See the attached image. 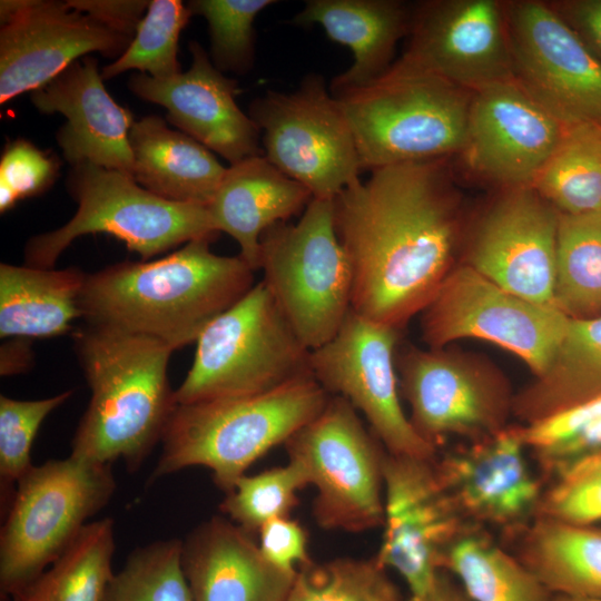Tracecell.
Here are the masks:
<instances>
[{
  "instance_id": "6da1fadb",
  "label": "cell",
  "mask_w": 601,
  "mask_h": 601,
  "mask_svg": "<svg viewBox=\"0 0 601 601\" xmlns=\"http://www.w3.org/2000/svg\"><path fill=\"white\" fill-rule=\"evenodd\" d=\"M334 198L352 267V311L402 329L455 266L460 204L444 159L371 170Z\"/></svg>"
},
{
  "instance_id": "7a4b0ae2",
  "label": "cell",
  "mask_w": 601,
  "mask_h": 601,
  "mask_svg": "<svg viewBox=\"0 0 601 601\" xmlns=\"http://www.w3.org/2000/svg\"><path fill=\"white\" fill-rule=\"evenodd\" d=\"M214 239H194L156 260L121 262L87 274L79 300L86 323L146 335L174 351L196 342L256 284V270L239 255L211 252Z\"/></svg>"
},
{
  "instance_id": "3957f363",
  "label": "cell",
  "mask_w": 601,
  "mask_h": 601,
  "mask_svg": "<svg viewBox=\"0 0 601 601\" xmlns=\"http://www.w3.org/2000/svg\"><path fill=\"white\" fill-rule=\"evenodd\" d=\"M75 349L91 391L71 442L72 456L100 464L121 460L140 467L177 402L167 368L174 348L156 338L86 323Z\"/></svg>"
},
{
  "instance_id": "277c9868",
  "label": "cell",
  "mask_w": 601,
  "mask_h": 601,
  "mask_svg": "<svg viewBox=\"0 0 601 601\" xmlns=\"http://www.w3.org/2000/svg\"><path fill=\"white\" fill-rule=\"evenodd\" d=\"M329 396L307 376L256 395L177 404L149 482L204 466L228 493L254 462L316 417Z\"/></svg>"
},
{
  "instance_id": "5b68a950",
  "label": "cell",
  "mask_w": 601,
  "mask_h": 601,
  "mask_svg": "<svg viewBox=\"0 0 601 601\" xmlns=\"http://www.w3.org/2000/svg\"><path fill=\"white\" fill-rule=\"evenodd\" d=\"M362 169L445 159L463 149L472 92L402 59L370 83L334 96Z\"/></svg>"
},
{
  "instance_id": "8992f818",
  "label": "cell",
  "mask_w": 601,
  "mask_h": 601,
  "mask_svg": "<svg viewBox=\"0 0 601 601\" xmlns=\"http://www.w3.org/2000/svg\"><path fill=\"white\" fill-rule=\"evenodd\" d=\"M177 404L256 395L313 376L311 351L263 280L198 336Z\"/></svg>"
},
{
  "instance_id": "52a82bcc",
  "label": "cell",
  "mask_w": 601,
  "mask_h": 601,
  "mask_svg": "<svg viewBox=\"0 0 601 601\" xmlns=\"http://www.w3.org/2000/svg\"><path fill=\"white\" fill-rule=\"evenodd\" d=\"M66 187L78 209L60 228L28 240L24 260L30 267L52 268L61 253L87 234H109L147 260L219 233L208 206L167 200L117 170L81 162L71 166Z\"/></svg>"
},
{
  "instance_id": "ba28073f",
  "label": "cell",
  "mask_w": 601,
  "mask_h": 601,
  "mask_svg": "<svg viewBox=\"0 0 601 601\" xmlns=\"http://www.w3.org/2000/svg\"><path fill=\"white\" fill-rule=\"evenodd\" d=\"M263 282L309 349L332 339L352 311L349 259L334 223V199L309 201L297 223H278L260 237Z\"/></svg>"
},
{
  "instance_id": "9c48e42d",
  "label": "cell",
  "mask_w": 601,
  "mask_h": 601,
  "mask_svg": "<svg viewBox=\"0 0 601 601\" xmlns=\"http://www.w3.org/2000/svg\"><path fill=\"white\" fill-rule=\"evenodd\" d=\"M115 490L111 464L69 455L33 465L16 484L0 532L1 595H12L58 559Z\"/></svg>"
},
{
  "instance_id": "30bf717a",
  "label": "cell",
  "mask_w": 601,
  "mask_h": 601,
  "mask_svg": "<svg viewBox=\"0 0 601 601\" xmlns=\"http://www.w3.org/2000/svg\"><path fill=\"white\" fill-rule=\"evenodd\" d=\"M284 445L316 487L313 514L321 528L358 533L383 526L386 450L348 401L331 395Z\"/></svg>"
},
{
  "instance_id": "8fae6325",
  "label": "cell",
  "mask_w": 601,
  "mask_h": 601,
  "mask_svg": "<svg viewBox=\"0 0 601 601\" xmlns=\"http://www.w3.org/2000/svg\"><path fill=\"white\" fill-rule=\"evenodd\" d=\"M248 115L263 132L264 156L315 198L334 199L359 178L354 134L322 76L307 75L292 92L267 91Z\"/></svg>"
},
{
  "instance_id": "7c38bea8",
  "label": "cell",
  "mask_w": 601,
  "mask_h": 601,
  "mask_svg": "<svg viewBox=\"0 0 601 601\" xmlns=\"http://www.w3.org/2000/svg\"><path fill=\"white\" fill-rule=\"evenodd\" d=\"M395 366L410 422L436 449L450 435L474 441L509 425L514 394L489 361L447 346H407L396 351Z\"/></svg>"
},
{
  "instance_id": "4fadbf2b",
  "label": "cell",
  "mask_w": 601,
  "mask_h": 601,
  "mask_svg": "<svg viewBox=\"0 0 601 601\" xmlns=\"http://www.w3.org/2000/svg\"><path fill=\"white\" fill-rule=\"evenodd\" d=\"M569 322L556 307L506 292L465 263L454 266L421 312L422 339L430 348L483 339L516 355L534 376L548 367Z\"/></svg>"
},
{
  "instance_id": "5bb4252c",
  "label": "cell",
  "mask_w": 601,
  "mask_h": 601,
  "mask_svg": "<svg viewBox=\"0 0 601 601\" xmlns=\"http://www.w3.org/2000/svg\"><path fill=\"white\" fill-rule=\"evenodd\" d=\"M401 329L351 311L336 335L311 351L314 378L348 401L387 453L433 460L437 449L418 435L400 401L395 355Z\"/></svg>"
},
{
  "instance_id": "9a60e30c",
  "label": "cell",
  "mask_w": 601,
  "mask_h": 601,
  "mask_svg": "<svg viewBox=\"0 0 601 601\" xmlns=\"http://www.w3.org/2000/svg\"><path fill=\"white\" fill-rule=\"evenodd\" d=\"M514 80L566 126L601 125V62L563 18L539 1L505 10Z\"/></svg>"
},
{
  "instance_id": "2e32d148",
  "label": "cell",
  "mask_w": 601,
  "mask_h": 601,
  "mask_svg": "<svg viewBox=\"0 0 601 601\" xmlns=\"http://www.w3.org/2000/svg\"><path fill=\"white\" fill-rule=\"evenodd\" d=\"M435 459L386 452L383 462L384 534L375 556L403 578L411 597L431 588L445 552L473 524L442 484Z\"/></svg>"
},
{
  "instance_id": "e0dca14e",
  "label": "cell",
  "mask_w": 601,
  "mask_h": 601,
  "mask_svg": "<svg viewBox=\"0 0 601 601\" xmlns=\"http://www.w3.org/2000/svg\"><path fill=\"white\" fill-rule=\"evenodd\" d=\"M0 19V104L41 88L90 52L117 59L132 40L66 1L2 0Z\"/></svg>"
},
{
  "instance_id": "ac0fdd59",
  "label": "cell",
  "mask_w": 601,
  "mask_h": 601,
  "mask_svg": "<svg viewBox=\"0 0 601 601\" xmlns=\"http://www.w3.org/2000/svg\"><path fill=\"white\" fill-rule=\"evenodd\" d=\"M402 60L471 92L514 80L505 10L493 0H444L412 12Z\"/></svg>"
},
{
  "instance_id": "d6986e66",
  "label": "cell",
  "mask_w": 601,
  "mask_h": 601,
  "mask_svg": "<svg viewBox=\"0 0 601 601\" xmlns=\"http://www.w3.org/2000/svg\"><path fill=\"white\" fill-rule=\"evenodd\" d=\"M558 220L533 187L504 189L479 220L465 264L506 292L555 307Z\"/></svg>"
},
{
  "instance_id": "ffe728a7",
  "label": "cell",
  "mask_w": 601,
  "mask_h": 601,
  "mask_svg": "<svg viewBox=\"0 0 601 601\" xmlns=\"http://www.w3.org/2000/svg\"><path fill=\"white\" fill-rule=\"evenodd\" d=\"M515 80L472 92L462 154L469 168L504 189L532 187L566 128Z\"/></svg>"
},
{
  "instance_id": "44dd1931",
  "label": "cell",
  "mask_w": 601,
  "mask_h": 601,
  "mask_svg": "<svg viewBox=\"0 0 601 601\" xmlns=\"http://www.w3.org/2000/svg\"><path fill=\"white\" fill-rule=\"evenodd\" d=\"M523 425H508L434 461L439 477L471 523L508 536L533 520L544 489L525 457Z\"/></svg>"
},
{
  "instance_id": "7402d4cb",
  "label": "cell",
  "mask_w": 601,
  "mask_h": 601,
  "mask_svg": "<svg viewBox=\"0 0 601 601\" xmlns=\"http://www.w3.org/2000/svg\"><path fill=\"white\" fill-rule=\"evenodd\" d=\"M188 49L187 71L166 79L134 75L128 80L130 91L166 108L169 124L229 165L264 155L258 126L235 100L236 80L225 77L197 41H190Z\"/></svg>"
},
{
  "instance_id": "603a6c76",
  "label": "cell",
  "mask_w": 601,
  "mask_h": 601,
  "mask_svg": "<svg viewBox=\"0 0 601 601\" xmlns=\"http://www.w3.org/2000/svg\"><path fill=\"white\" fill-rule=\"evenodd\" d=\"M102 80L98 61L86 56L31 91L30 100L40 112H59L67 119L57 142L71 166L90 162L134 177V116L114 100Z\"/></svg>"
},
{
  "instance_id": "cb8c5ba5",
  "label": "cell",
  "mask_w": 601,
  "mask_h": 601,
  "mask_svg": "<svg viewBox=\"0 0 601 601\" xmlns=\"http://www.w3.org/2000/svg\"><path fill=\"white\" fill-rule=\"evenodd\" d=\"M181 564L194 601H287L296 577L268 562L250 533L220 516L183 541Z\"/></svg>"
},
{
  "instance_id": "d4e9b609",
  "label": "cell",
  "mask_w": 601,
  "mask_h": 601,
  "mask_svg": "<svg viewBox=\"0 0 601 601\" xmlns=\"http://www.w3.org/2000/svg\"><path fill=\"white\" fill-rule=\"evenodd\" d=\"M313 197L307 187L259 155L227 167L208 209L216 229L231 236L239 256L257 270L264 231L302 215Z\"/></svg>"
},
{
  "instance_id": "484cf974",
  "label": "cell",
  "mask_w": 601,
  "mask_h": 601,
  "mask_svg": "<svg viewBox=\"0 0 601 601\" xmlns=\"http://www.w3.org/2000/svg\"><path fill=\"white\" fill-rule=\"evenodd\" d=\"M411 21L412 12L395 0H308L293 19L297 26L319 24L332 41L352 51L351 67L332 79L333 96L381 77Z\"/></svg>"
},
{
  "instance_id": "4316f807",
  "label": "cell",
  "mask_w": 601,
  "mask_h": 601,
  "mask_svg": "<svg viewBox=\"0 0 601 601\" xmlns=\"http://www.w3.org/2000/svg\"><path fill=\"white\" fill-rule=\"evenodd\" d=\"M129 145L134 179L170 201L208 206L227 171L211 150L158 116L135 120Z\"/></svg>"
},
{
  "instance_id": "83f0119b",
  "label": "cell",
  "mask_w": 601,
  "mask_h": 601,
  "mask_svg": "<svg viewBox=\"0 0 601 601\" xmlns=\"http://www.w3.org/2000/svg\"><path fill=\"white\" fill-rule=\"evenodd\" d=\"M87 273L28 265H0L1 338H51L82 317L80 294Z\"/></svg>"
},
{
  "instance_id": "f1b7e54d",
  "label": "cell",
  "mask_w": 601,
  "mask_h": 601,
  "mask_svg": "<svg viewBox=\"0 0 601 601\" xmlns=\"http://www.w3.org/2000/svg\"><path fill=\"white\" fill-rule=\"evenodd\" d=\"M514 555L555 595L601 600V529L534 518L510 534Z\"/></svg>"
},
{
  "instance_id": "f546056e",
  "label": "cell",
  "mask_w": 601,
  "mask_h": 601,
  "mask_svg": "<svg viewBox=\"0 0 601 601\" xmlns=\"http://www.w3.org/2000/svg\"><path fill=\"white\" fill-rule=\"evenodd\" d=\"M601 398V316L570 318L545 371L514 394L513 415L525 424Z\"/></svg>"
},
{
  "instance_id": "4dcf8cb0",
  "label": "cell",
  "mask_w": 601,
  "mask_h": 601,
  "mask_svg": "<svg viewBox=\"0 0 601 601\" xmlns=\"http://www.w3.org/2000/svg\"><path fill=\"white\" fill-rule=\"evenodd\" d=\"M442 570L473 601H552L553 593L482 525L471 524L447 549Z\"/></svg>"
},
{
  "instance_id": "1f68e13d",
  "label": "cell",
  "mask_w": 601,
  "mask_h": 601,
  "mask_svg": "<svg viewBox=\"0 0 601 601\" xmlns=\"http://www.w3.org/2000/svg\"><path fill=\"white\" fill-rule=\"evenodd\" d=\"M115 525L110 518L89 522L72 543L13 601H102L112 574Z\"/></svg>"
},
{
  "instance_id": "d6a6232c",
  "label": "cell",
  "mask_w": 601,
  "mask_h": 601,
  "mask_svg": "<svg viewBox=\"0 0 601 601\" xmlns=\"http://www.w3.org/2000/svg\"><path fill=\"white\" fill-rule=\"evenodd\" d=\"M532 187L561 214L601 210V125L569 126Z\"/></svg>"
},
{
  "instance_id": "836d02e7",
  "label": "cell",
  "mask_w": 601,
  "mask_h": 601,
  "mask_svg": "<svg viewBox=\"0 0 601 601\" xmlns=\"http://www.w3.org/2000/svg\"><path fill=\"white\" fill-rule=\"evenodd\" d=\"M553 299L570 318L601 316V210L559 213Z\"/></svg>"
},
{
  "instance_id": "e575fe53",
  "label": "cell",
  "mask_w": 601,
  "mask_h": 601,
  "mask_svg": "<svg viewBox=\"0 0 601 601\" xmlns=\"http://www.w3.org/2000/svg\"><path fill=\"white\" fill-rule=\"evenodd\" d=\"M287 601H405L376 556L298 568Z\"/></svg>"
},
{
  "instance_id": "d590c367",
  "label": "cell",
  "mask_w": 601,
  "mask_h": 601,
  "mask_svg": "<svg viewBox=\"0 0 601 601\" xmlns=\"http://www.w3.org/2000/svg\"><path fill=\"white\" fill-rule=\"evenodd\" d=\"M191 16L187 4L179 0L149 1L130 45L102 68V78L110 79L131 69L157 79L180 73L178 40Z\"/></svg>"
},
{
  "instance_id": "8d00e7d4",
  "label": "cell",
  "mask_w": 601,
  "mask_h": 601,
  "mask_svg": "<svg viewBox=\"0 0 601 601\" xmlns=\"http://www.w3.org/2000/svg\"><path fill=\"white\" fill-rule=\"evenodd\" d=\"M178 539L134 550L112 574L102 601H194L181 564Z\"/></svg>"
},
{
  "instance_id": "74e56055",
  "label": "cell",
  "mask_w": 601,
  "mask_h": 601,
  "mask_svg": "<svg viewBox=\"0 0 601 601\" xmlns=\"http://www.w3.org/2000/svg\"><path fill=\"white\" fill-rule=\"evenodd\" d=\"M308 484L303 466L288 460L284 466L239 477L219 509L248 533L258 532L266 522L288 516L298 504L297 492Z\"/></svg>"
},
{
  "instance_id": "f35d334b",
  "label": "cell",
  "mask_w": 601,
  "mask_h": 601,
  "mask_svg": "<svg viewBox=\"0 0 601 601\" xmlns=\"http://www.w3.org/2000/svg\"><path fill=\"white\" fill-rule=\"evenodd\" d=\"M272 0H193L191 14L206 19L211 62L219 71L247 72L254 63V21Z\"/></svg>"
},
{
  "instance_id": "ab89813d",
  "label": "cell",
  "mask_w": 601,
  "mask_h": 601,
  "mask_svg": "<svg viewBox=\"0 0 601 601\" xmlns=\"http://www.w3.org/2000/svg\"><path fill=\"white\" fill-rule=\"evenodd\" d=\"M553 476L552 484L542 493L534 518L575 525L601 521V451L571 460Z\"/></svg>"
},
{
  "instance_id": "60d3db41",
  "label": "cell",
  "mask_w": 601,
  "mask_h": 601,
  "mask_svg": "<svg viewBox=\"0 0 601 601\" xmlns=\"http://www.w3.org/2000/svg\"><path fill=\"white\" fill-rule=\"evenodd\" d=\"M71 390L41 400L0 396V479L3 486L17 484L33 466L31 446L45 418L63 404Z\"/></svg>"
},
{
  "instance_id": "b9f144b4",
  "label": "cell",
  "mask_w": 601,
  "mask_h": 601,
  "mask_svg": "<svg viewBox=\"0 0 601 601\" xmlns=\"http://www.w3.org/2000/svg\"><path fill=\"white\" fill-rule=\"evenodd\" d=\"M59 159L19 138L8 142L0 160V211L7 213L22 199L38 196L55 183Z\"/></svg>"
},
{
  "instance_id": "7bdbcfd3",
  "label": "cell",
  "mask_w": 601,
  "mask_h": 601,
  "mask_svg": "<svg viewBox=\"0 0 601 601\" xmlns=\"http://www.w3.org/2000/svg\"><path fill=\"white\" fill-rule=\"evenodd\" d=\"M601 416V398L571 406L523 425L528 449L541 460L575 439L591 422Z\"/></svg>"
},
{
  "instance_id": "ee69618b",
  "label": "cell",
  "mask_w": 601,
  "mask_h": 601,
  "mask_svg": "<svg viewBox=\"0 0 601 601\" xmlns=\"http://www.w3.org/2000/svg\"><path fill=\"white\" fill-rule=\"evenodd\" d=\"M258 533L263 555L276 568L297 573L299 566L313 561L308 552V534L298 521L289 516L273 519Z\"/></svg>"
},
{
  "instance_id": "f6af8a7d",
  "label": "cell",
  "mask_w": 601,
  "mask_h": 601,
  "mask_svg": "<svg viewBox=\"0 0 601 601\" xmlns=\"http://www.w3.org/2000/svg\"><path fill=\"white\" fill-rule=\"evenodd\" d=\"M66 3L131 39L149 6L146 0H67Z\"/></svg>"
},
{
  "instance_id": "bcb514c9",
  "label": "cell",
  "mask_w": 601,
  "mask_h": 601,
  "mask_svg": "<svg viewBox=\"0 0 601 601\" xmlns=\"http://www.w3.org/2000/svg\"><path fill=\"white\" fill-rule=\"evenodd\" d=\"M552 7L601 62V0L569 1Z\"/></svg>"
},
{
  "instance_id": "7dc6e473",
  "label": "cell",
  "mask_w": 601,
  "mask_h": 601,
  "mask_svg": "<svg viewBox=\"0 0 601 601\" xmlns=\"http://www.w3.org/2000/svg\"><path fill=\"white\" fill-rule=\"evenodd\" d=\"M1 345L0 373L2 376L21 373L31 365V346L29 339L10 338Z\"/></svg>"
},
{
  "instance_id": "c3c4849f",
  "label": "cell",
  "mask_w": 601,
  "mask_h": 601,
  "mask_svg": "<svg viewBox=\"0 0 601 601\" xmlns=\"http://www.w3.org/2000/svg\"><path fill=\"white\" fill-rule=\"evenodd\" d=\"M405 601H473L447 571L441 570L431 588L418 597Z\"/></svg>"
},
{
  "instance_id": "681fc988",
  "label": "cell",
  "mask_w": 601,
  "mask_h": 601,
  "mask_svg": "<svg viewBox=\"0 0 601 601\" xmlns=\"http://www.w3.org/2000/svg\"><path fill=\"white\" fill-rule=\"evenodd\" d=\"M552 601H601V600L555 594L553 595Z\"/></svg>"
}]
</instances>
